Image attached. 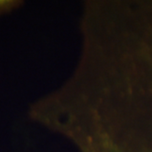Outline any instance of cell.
I'll use <instances>...</instances> for the list:
<instances>
[{"label": "cell", "instance_id": "obj_1", "mask_svg": "<svg viewBox=\"0 0 152 152\" xmlns=\"http://www.w3.org/2000/svg\"><path fill=\"white\" fill-rule=\"evenodd\" d=\"M20 2L16 0H0V15L13 10L20 5Z\"/></svg>", "mask_w": 152, "mask_h": 152}]
</instances>
